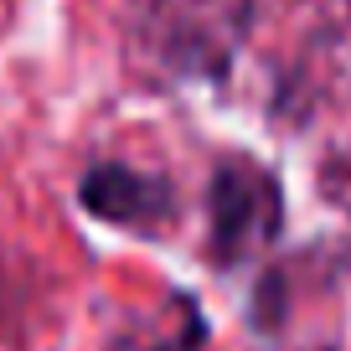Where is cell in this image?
<instances>
[{
	"instance_id": "2",
	"label": "cell",
	"mask_w": 351,
	"mask_h": 351,
	"mask_svg": "<svg viewBox=\"0 0 351 351\" xmlns=\"http://www.w3.org/2000/svg\"><path fill=\"white\" fill-rule=\"evenodd\" d=\"M77 202L93 217L114 222V228H134V232H160L176 217V191L165 186L160 176L119 165V160L93 165L83 176V186H77Z\"/></svg>"
},
{
	"instance_id": "1",
	"label": "cell",
	"mask_w": 351,
	"mask_h": 351,
	"mask_svg": "<svg viewBox=\"0 0 351 351\" xmlns=\"http://www.w3.org/2000/svg\"><path fill=\"white\" fill-rule=\"evenodd\" d=\"M207 212H212V258L217 263H243L258 248L279 238L285 222V202H279V181L263 165L243 160H222L212 171V191H207Z\"/></svg>"
},
{
	"instance_id": "3",
	"label": "cell",
	"mask_w": 351,
	"mask_h": 351,
	"mask_svg": "<svg viewBox=\"0 0 351 351\" xmlns=\"http://www.w3.org/2000/svg\"><path fill=\"white\" fill-rule=\"evenodd\" d=\"M145 351H202V315H197V305L181 300V320H176V326H160Z\"/></svg>"
}]
</instances>
